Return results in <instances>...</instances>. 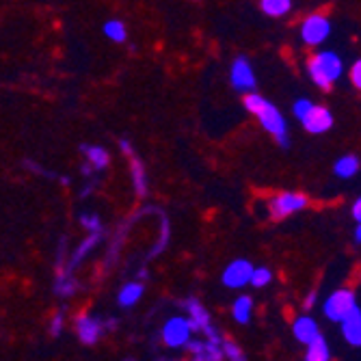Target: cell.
<instances>
[{
  "label": "cell",
  "instance_id": "7a4b0ae2",
  "mask_svg": "<svg viewBox=\"0 0 361 361\" xmlns=\"http://www.w3.org/2000/svg\"><path fill=\"white\" fill-rule=\"evenodd\" d=\"M307 74L318 89L329 91L344 74V61L334 50H320L307 61Z\"/></svg>",
  "mask_w": 361,
  "mask_h": 361
},
{
  "label": "cell",
  "instance_id": "d6a6232c",
  "mask_svg": "<svg viewBox=\"0 0 361 361\" xmlns=\"http://www.w3.org/2000/svg\"><path fill=\"white\" fill-rule=\"evenodd\" d=\"M117 318H111V320H104V329H109V331H113V329H117Z\"/></svg>",
  "mask_w": 361,
  "mask_h": 361
},
{
  "label": "cell",
  "instance_id": "3957f363",
  "mask_svg": "<svg viewBox=\"0 0 361 361\" xmlns=\"http://www.w3.org/2000/svg\"><path fill=\"white\" fill-rule=\"evenodd\" d=\"M292 113L310 135H324L334 128V113L322 104L307 100V97H299L292 104Z\"/></svg>",
  "mask_w": 361,
  "mask_h": 361
},
{
  "label": "cell",
  "instance_id": "52a82bcc",
  "mask_svg": "<svg viewBox=\"0 0 361 361\" xmlns=\"http://www.w3.org/2000/svg\"><path fill=\"white\" fill-rule=\"evenodd\" d=\"M186 312H188V320H190V326H192L195 334H204L208 340H223L219 329L212 324V318H210L208 310L195 297H190L186 301Z\"/></svg>",
  "mask_w": 361,
  "mask_h": 361
},
{
  "label": "cell",
  "instance_id": "d6986e66",
  "mask_svg": "<svg viewBox=\"0 0 361 361\" xmlns=\"http://www.w3.org/2000/svg\"><path fill=\"white\" fill-rule=\"evenodd\" d=\"M143 297V283L141 281H130L119 290V305L121 307H133L139 303V299Z\"/></svg>",
  "mask_w": 361,
  "mask_h": 361
},
{
  "label": "cell",
  "instance_id": "4dcf8cb0",
  "mask_svg": "<svg viewBox=\"0 0 361 361\" xmlns=\"http://www.w3.org/2000/svg\"><path fill=\"white\" fill-rule=\"evenodd\" d=\"M316 299H318V294H316V292H310L307 297H305V301H303V310L310 312V310L316 305Z\"/></svg>",
  "mask_w": 361,
  "mask_h": 361
},
{
  "label": "cell",
  "instance_id": "4fadbf2b",
  "mask_svg": "<svg viewBox=\"0 0 361 361\" xmlns=\"http://www.w3.org/2000/svg\"><path fill=\"white\" fill-rule=\"evenodd\" d=\"M292 336H294V340H297L299 344H310L316 336H320V326H318V322L312 318V316H307V314H303V316H297L294 318V322H292Z\"/></svg>",
  "mask_w": 361,
  "mask_h": 361
},
{
  "label": "cell",
  "instance_id": "5bb4252c",
  "mask_svg": "<svg viewBox=\"0 0 361 361\" xmlns=\"http://www.w3.org/2000/svg\"><path fill=\"white\" fill-rule=\"evenodd\" d=\"M100 240H102V232H91L78 247H76V251L72 253V257H70V262H68V264H65V269H68V271H72L74 273V269L80 264V262L93 251V247H97V245H100Z\"/></svg>",
  "mask_w": 361,
  "mask_h": 361
},
{
  "label": "cell",
  "instance_id": "e0dca14e",
  "mask_svg": "<svg viewBox=\"0 0 361 361\" xmlns=\"http://www.w3.org/2000/svg\"><path fill=\"white\" fill-rule=\"evenodd\" d=\"M78 290V283L72 275V271L68 269H56V281H54V292L59 297H72V294Z\"/></svg>",
  "mask_w": 361,
  "mask_h": 361
},
{
  "label": "cell",
  "instance_id": "30bf717a",
  "mask_svg": "<svg viewBox=\"0 0 361 361\" xmlns=\"http://www.w3.org/2000/svg\"><path fill=\"white\" fill-rule=\"evenodd\" d=\"M251 273H253V264L249 259H245V257L234 259L232 264H227V269L223 271L221 283L229 290H243L245 286H249Z\"/></svg>",
  "mask_w": 361,
  "mask_h": 361
},
{
  "label": "cell",
  "instance_id": "83f0119b",
  "mask_svg": "<svg viewBox=\"0 0 361 361\" xmlns=\"http://www.w3.org/2000/svg\"><path fill=\"white\" fill-rule=\"evenodd\" d=\"M63 326H65V314L61 310V312H56L52 316V322H50V334H52V338H59L63 334Z\"/></svg>",
  "mask_w": 361,
  "mask_h": 361
},
{
  "label": "cell",
  "instance_id": "8992f818",
  "mask_svg": "<svg viewBox=\"0 0 361 361\" xmlns=\"http://www.w3.org/2000/svg\"><path fill=\"white\" fill-rule=\"evenodd\" d=\"M331 30H334L331 20L324 13H312L301 22L299 35H301V42L305 46H320L322 42L329 39Z\"/></svg>",
  "mask_w": 361,
  "mask_h": 361
},
{
  "label": "cell",
  "instance_id": "ffe728a7",
  "mask_svg": "<svg viewBox=\"0 0 361 361\" xmlns=\"http://www.w3.org/2000/svg\"><path fill=\"white\" fill-rule=\"evenodd\" d=\"M232 316L238 324H249V320L253 316V299L249 297V294H240V297L234 301Z\"/></svg>",
  "mask_w": 361,
  "mask_h": 361
},
{
  "label": "cell",
  "instance_id": "f1b7e54d",
  "mask_svg": "<svg viewBox=\"0 0 361 361\" xmlns=\"http://www.w3.org/2000/svg\"><path fill=\"white\" fill-rule=\"evenodd\" d=\"M348 78L353 82V87L357 91H361V59H357L353 65H350V70H348Z\"/></svg>",
  "mask_w": 361,
  "mask_h": 361
},
{
  "label": "cell",
  "instance_id": "7c38bea8",
  "mask_svg": "<svg viewBox=\"0 0 361 361\" xmlns=\"http://www.w3.org/2000/svg\"><path fill=\"white\" fill-rule=\"evenodd\" d=\"M340 329H342V338L346 340L348 346L361 348V307L359 305L340 322Z\"/></svg>",
  "mask_w": 361,
  "mask_h": 361
},
{
  "label": "cell",
  "instance_id": "277c9868",
  "mask_svg": "<svg viewBox=\"0 0 361 361\" xmlns=\"http://www.w3.org/2000/svg\"><path fill=\"white\" fill-rule=\"evenodd\" d=\"M310 206V200L305 192H299V190H283V192H277L273 195L267 208H269V216L273 221H281V219H288L292 214H297L301 210H305Z\"/></svg>",
  "mask_w": 361,
  "mask_h": 361
},
{
  "label": "cell",
  "instance_id": "2e32d148",
  "mask_svg": "<svg viewBox=\"0 0 361 361\" xmlns=\"http://www.w3.org/2000/svg\"><path fill=\"white\" fill-rule=\"evenodd\" d=\"M307 353H305V359L307 361H329L331 359V348H329V342L324 340V336H316L310 344H305Z\"/></svg>",
  "mask_w": 361,
  "mask_h": 361
},
{
  "label": "cell",
  "instance_id": "d4e9b609",
  "mask_svg": "<svg viewBox=\"0 0 361 361\" xmlns=\"http://www.w3.org/2000/svg\"><path fill=\"white\" fill-rule=\"evenodd\" d=\"M271 281H273V271L271 269H267V267H253L249 286H253V288L259 290V288H267Z\"/></svg>",
  "mask_w": 361,
  "mask_h": 361
},
{
  "label": "cell",
  "instance_id": "44dd1931",
  "mask_svg": "<svg viewBox=\"0 0 361 361\" xmlns=\"http://www.w3.org/2000/svg\"><path fill=\"white\" fill-rule=\"evenodd\" d=\"M130 173H133V184H135V192L139 197L147 195V180H145V169L143 162L137 156H130Z\"/></svg>",
  "mask_w": 361,
  "mask_h": 361
},
{
  "label": "cell",
  "instance_id": "6da1fadb",
  "mask_svg": "<svg viewBox=\"0 0 361 361\" xmlns=\"http://www.w3.org/2000/svg\"><path fill=\"white\" fill-rule=\"evenodd\" d=\"M245 109L257 119V123L267 130V133L273 137V141L281 147L290 145V128H288V119L283 117V113L271 102L264 95H259L255 91L245 93L243 97Z\"/></svg>",
  "mask_w": 361,
  "mask_h": 361
},
{
  "label": "cell",
  "instance_id": "9c48e42d",
  "mask_svg": "<svg viewBox=\"0 0 361 361\" xmlns=\"http://www.w3.org/2000/svg\"><path fill=\"white\" fill-rule=\"evenodd\" d=\"M192 334L195 331L190 326V320L184 316H173L162 326V340H165L169 348H184V344L190 340Z\"/></svg>",
  "mask_w": 361,
  "mask_h": 361
},
{
  "label": "cell",
  "instance_id": "f546056e",
  "mask_svg": "<svg viewBox=\"0 0 361 361\" xmlns=\"http://www.w3.org/2000/svg\"><path fill=\"white\" fill-rule=\"evenodd\" d=\"M119 149H121V154H126L128 158H130V156H135L133 143H130L128 139H121V141H119Z\"/></svg>",
  "mask_w": 361,
  "mask_h": 361
},
{
  "label": "cell",
  "instance_id": "8fae6325",
  "mask_svg": "<svg viewBox=\"0 0 361 361\" xmlns=\"http://www.w3.org/2000/svg\"><path fill=\"white\" fill-rule=\"evenodd\" d=\"M76 334H78L82 344L93 346L97 340H100V336L104 334V320L89 316V314H80L76 318Z\"/></svg>",
  "mask_w": 361,
  "mask_h": 361
},
{
  "label": "cell",
  "instance_id": "4316f807",
  "mask_svg": "<svg viewBox=\"0 0 361 361\" xmlns=\"http://www.w3.org/2000/svg\"><path fill=\"white\" fill-rule=\"evenodd\" d=\"M80 225L87 232H102V221L97 214H80Z\"/></svg>",
  "mask_w": 361,
  "mask_h": 361
},
{
  "label": "cell",
  "instance_id": "ba28073f",
  "mask_svg": "<svg viewBox=\"0 0 361 361\" xmlns=\"http://www.w3.org/2000/svg\"><path fill=\"white\" fill-rule=\"evenodd\" d=\"M229 82L238 93H251L257 87V78H255V70L247 56H236L232 68H229Z\"/></svg>",
  "mask_w": 361,
  "mask_h": 361
},
{
  "label": "cell",
  "instance_id": "cb8c5ba5",
  "mask_svg": "<svg viewBox=\"0 0 361 361\" xmlns=\"http://www.w3.org/2000/svg\"><path fill=\"white\" fill-rule=\"evenodd\" d=\"M104 35L115 42V44H123L128 39V30H126V24L121 20H109L104 24Z\"/></svg>",
  "mask_w": 361,
  "mask_h": 361
},
{
  "label": "cell",
  "instance_id": "7402d4cb",
  "mask_svg": "<svg viewBox=\"0 0 361 361\" xmlns=\"http://www.w3.org/2000/svg\"><path fill=\"white\" fill-rule=\"evenodd\" d=\"M259 9L269 18H286L292 11V0H259Z\"/></svg>",
  "mask_w": 361,
  "mask_h": 361
},
{
  "label": "cell",
  "instance_id": "9a60e30c",
  "mask_svg": "<svg viewBox=\"0 0 361 361\" xmlns=\"http://www.w3.org/2000/svg\"><path fill=\"white\" fill-rule=\"evenodd\" d=\"M359 169H361V160H359V156H355V154H344V156H340V158L334 162V173H336L340 180H350V178H355V176L359 173Z\"/></svg>",
  "mask_w": 361,
  "mask_h": 361
},
{
  "label": "cell",
  "instance_id": "5b68a950",
  "mask_svg": "<svg viewBox=\"0 0 361 361\" xmlns=\"http://www.w3.org/2000/svg\"><path fill=\"white\" fill-rule=\"evenodd\" d=\"M357 307L355 292L350 288H340L329 294V299H324L322 303V316L331 322H342L353 310Z\"/></svg>",
  "mask_w": 361,
  "mask_h": 361
},
{
  "label": "cell",
  "instance_id": "484cf974",
  "mask_svg": "<svg viewBox=\"0 0 361 361\" xmlns=\"http://www.w3.org/2000/svg\"><path fill=\"white\" fill-rule=\"evenodd\" d=\"M221 350H223V359H229V361H243V359H245L243 348H240L236 342L227 340V338H223V342H221Z\"/></svg>",
  "mask_w": 361,
  "mask_h": 361
},
{
  "label": "cell",
  "instance_id": "836d02e7",
  "mask_svg": "<svg viewBox=\"0 0 361 361\" xmlns=\"http://www.w3.org/2000/svg\"><path fill=\"white\" fill-rule=\"evenodd\" d=\"M353 240H355L357 245H361V223H357V227H355V232H353Z\"/></svg>",
  "mask_w": 361,
  "mask_h": 361
},
{
  "label": "cell",
  "instance_id": "ac0fdd59",
  "mask_svg": "<svg viewBox=\"0 0 361 361\" xmlns=\"http://www.w3.org/2000/svg\"><path fill=\"white\" fill-rule=\"evenodd\" d=\"M80 152L87 156V162H91V167L95 171H102L109 167V152L100 145H82Z\"/></svg>",
  "mask_w": 361,
  "mask_h": 361
},
{
  "label": "cell",
  "instance_id": "1f68e13d",
  "mask_svg": "<svg viewBox=\"0 0 361 361\" xmlns=\"http://www.w3.org/2000/svg\"><path fill=\"white\" fill-rule=\"evenodd\" d=\"M350 212H353V219H355V223H361V197H359V200L353 204Z\"/></svg>",
  "mask_w": 361,
  "mask_h": 361
},
{
  "label": "cell",
  "instance_id": "603a6c76",
  "mask_svg": "<svg viewBox=\"0 0 361 361\" xmlns=\"http://www.w3.org/2000/svg\"><path fill=\"white\" fill-rule=\"evenodd\" d=\"M169 240H171V225H169V219L160 212V238H158V243L154 245V249H152L149 257H156V255H160L162 251L167 249Z\"/></svg>",
  "mask_w": 361,
  "mask_h": 361
}]
</instances>
